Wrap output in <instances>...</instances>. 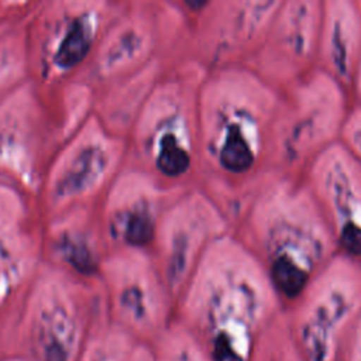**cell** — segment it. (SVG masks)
<instances>
[{
    "label": "cell",
    "instance_id": "6da1fadb",
    "mask_svg": "<svg viewBox=\"0 0 361 361\" xmlns=\"http://www.w3.org/2000/svg\"><path fill=\"white\" fill-rule=\"evenodd\" d=\"M104 155L96 148L90 147L80 152V155L73 161L71 168L66 171L63 178L58 185V195H71L78 193L89 188L96 182L97 176L103 171Z\"/></svg>",
    "mask_w": 361,
    "mask_h": 361
},
{
    "label": "cell",
    "instance_id": "7a4b0ae2",
    "mask_svg": "<svg viewBox=\"0 0 361 361\" xmlns=\"http://www.w3.org/2000/svg\"><path fill=\"white\" fill-rule=\"evenodd\" d=\"M89 49L90 28L87 23L78 18L71 24L65 38L62 39L55 55V62L63 69L72 68L86 56Z\"/></svg>",
    "mask_w": 361,
    "mask_h": 361
},
{
    "label": "cell",
    "instance_id": "3957f363",
    "mask_svg": "<svg viewBox=\"0 0 361 361\" xmlns=\"http://www.w3.org/2000/svg\"><path fill=\"white\" fill-rule=\"evenodd\" d=\"M221 164L233 172H243L252 164V154L238 127H231L220 152Z\"/></svg>",
    "mask_w": 361,
    "mask_h": 361
},
{
    "label": "cell",
    "instance_id": "277c9868",
    "mask_svg": "<svg viewBox=\"0 0 361 361\" xmlns=\"http://www.w3.org/2000/svg\"><path fill=\"white\" fill-rule=\"evenodd\" d=\"M272 276L276 286L286 296H296L303 289L307 275L289 258H279L272 267Z\"/></svg>",
    "mask_w": 361,
    "mask_h": 361
},
{
    "label": "cell",
    "instance_id": "5b68a950",
    "mask_svg": "<svg viewBox=\"0 0 361 361\" xmlns=\"http://www.w3.org/2000/svg\"><path fill=\"white\" fill-rule=\"evenodd\" d=\"M189 166V155L179 147L176 140L168 134L161 141V149L158 155V168L161 172L169 176L183 173Z\"/></svg>",
    "mask_w": 361,
    "mask_h": 361
},
{
    "label": "cell",
    "instance_id": "8992f818",
    "mask_svg": "<svg viewBox=\"0 0 361 361\" xmlns=\"http://www.w3.org/2000/svg\"><path fill=\"white\" fill-rule=\"evenodd\" d=\"M62 251L65 254L66 261H69L79 272L90 274L94 271L93 257L82 243L72 241L71 238H65L62 244Z\"/></svg>",
    "mask_w": 361,
    "mask_h": 361
},
{
    "label": "cell",
    "instance_id": "52a82bcc",
    "mask_svg": "<svg viewBox=\"0 0 361 361\" xmlns=\"http://www.w3.org/2000/svg\"><path fill=\"white\" fill-rule=\"evenodd\" d=\"M126 238L134 245H144L152 238V224L147 216L134 214L126 228Z\"/></svg>",
    "mask_w": 361,
    "mask_h": 361
},
{
    "label": "cell",
    "instance_id": "ba28073f",
    "mask_svg": "<svg viewBox=\"0 0 361 361\" xmlns=\"http://www.w3.org/2000/svg\"><path fill=\"white\" fill-rule=\"evenodd\" d=\"M341 243L351 254H361V228L353 223L344 226L341 231Z\"/></svg>",
    "mask_w": 361,
    "mask_h": 361
},
{
    "label": "cell",
    "instance_id": "9c48e42d",
    "mask_svg": "<svg viewBox=\"0 0 361 361\" xmlns=\"http://www.w3.org/2000/svg\"><path fill=\"white\" fill-rule=\"evenodd\" d=\"M214 354H216V361H241L238 358V355L233 351V348L230 347V344L224 336L217 338Z\"/></svg>",
    "mask_w": 361,
    "mask_h": 361
}]
</instances>
